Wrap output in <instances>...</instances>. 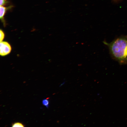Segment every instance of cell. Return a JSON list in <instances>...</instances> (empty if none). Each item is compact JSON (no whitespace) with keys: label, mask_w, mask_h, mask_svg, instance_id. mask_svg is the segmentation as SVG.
Here are the masks:
<instances>
[{"label":"cell","mask_w":127,"mask_h":127,"mask_svg":"<svg viewBox=\"0 0 127 127\" xmlns=\"http://www.w3.org/2000/svg\"><path fill=\"white\" fill-rule=\"evenodd\" d=\"M7 3L6 0H0V6H3L5 5Z\"/></svg>","instance_id":"obj_7"},{"label":"cell","mask_w":127,"mask_h":127,"mask_svg":"<svg viewBox=\"0 0 127 127\" xmlns=\"http://www.w3.org/2000/svg\"><path fill=\"white\" fill-rule=\"evenodd\" d=\"M12 7L11 6L8 7H6L3 6H0V18L4 25L5 24V22L4 20V16L6 13V10L8 9L11 8Z\"/></svg>","instance_id":"obj_3"},{"label":"cell","mask_w":127,"mask_h":127,"mask_svg":"<svg viewBox=\"0 0 127 127\" xmlns=\"http://www.w3.org/2000/svg\"><path fill=\"white\" fill-rule=\"evenodd\" d=\"M113 58L121 64H127V35L119 37L110 43L103 41Z\"/></svg>","instance_id":"obj_1"},{"label":"cell","mask_w":127,"mask_h":127,"mask_svg":"<svg viewBox=\"0 0 127 127\" xmlns=\"http://www.w3.org/2000/svg\"><path fill=\"white\" fill-rule=\"evenodd\" d=\"M12 127H24V126L22 123L19 122H16L13 123Z\"/></svg>","instance_id":"obj_5"},{"label":"cell","mask_w":127,"mask_h":127,"mask_svg":"<svg viewBox=\"0 0 127 127\" xmlns=\"http://www.w3.org/2000/svg\"><path fill=\"white\" fill-rule=\"evenodd\" d=\"M49 103V100L47 99H44L42 101L43 105L46 106L47 108H48Z\"/></svg>","instance_id":"obj_4"},{"label":"cell","mask_w":127,"mask_h":127,"mask_svg":"<svg viewBox=\"0 0 127 127\" xmlns=\"http://www.w3.org/2000/svg\"><path fill=\"white\" fill-rule=\"evenodd\" d=\"M113 1H114L115 2H117L118 1H119L120 0H113Z\"/></svg>","instance_id":"obj_8"},{"label":"cell","mask_w":127,"mask_h":127,"mask_svg":"<svg viewBox=\"0 0 127 127\" xmlns=\"http://www.w3.org/2000/svg\"><path fill=\"white\" fill-rule=\"evenodd\" d=\"M0 42L3 41L4 37V34L3 31L0 29Z\"/></svg>","instance_id":"obj_6"},{"label":"cell","mask_w":127,"mask_h":127,"mask_svg":"<svg viewBox=\"0 0 127 127\" xmlns=\"http://www.w3.org/2000/svg\"><path fill=\"white\" fill-rule=\"evenodd\" d=\"M11 50V47L10 44L6 41L0 42V53L1 56H4L9 53Z\"/></svg>","instance_id":"obj_2"}]
</instances>
